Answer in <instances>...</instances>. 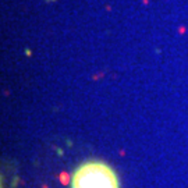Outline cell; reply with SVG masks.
<instances>
[{"label": "cell", "mask_w": 188, "mask_h": 188, "mask_svg": "<svg viewBox=\"0 0 188 188\" xmlns=\"http://www.w3.org/2000/svg\"><path fill=\"white\" fill-rule=\"evenodd\" d=\"M71 188H120L117 174L101 160H88L75 169Z\"/></svg>", "instance_id": "obj_1"}]
</instances>
